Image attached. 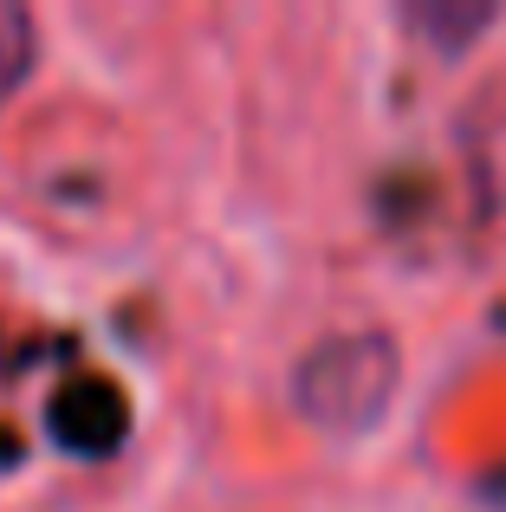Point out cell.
Returning <instances> with one entry per match:
<instances>
[{"label":"cell","mask_w":506,"mask_h":512,"mask_svg":"<svg viewBox=\"0 0 506 512\" xmlns=\"http://www.w3.org/2000/svg\"><path fill=\"white\" fill-rule=\"evenodd\" d=\"M396 396V344L383 331H338L299 363L292 402L325 435H370Z\"/></svg>","instance_id":"1"},{"label":"cell","mask_w":506,"mask_h":512,"mask_svg":"<svg viewBox=\"0 0 506 512\" xmlns=\"http://www.w3.org/2000/svg\"><path fill=\"white\" fill-rule=\"evenodd\" d=\"M46 428H52V441H59L65 454L98 461V454H117V441H124V428H130V409L104 376H72V383L52 396Z\"/></svg>","instance_id":"2"},{"label":"cell","mask_w":506,"mask_h":512,"mask_svg":"<svg viewBox=\"0 0 506 512\" xmlns=\"http://www.w3.org/2000/svg\"><path fill=\"white\" fill-rule=\"evenodd\" d=\"M409 26L429 39V52L461 59L468 39H481L494 26V7H481V0H429V7H409Z\"/></svg>","instance_id":"3"},{"label":"cell","mask_w":506,"mask_h":512,"mask_svg":"<svg viewBox=\"0 0 506 512\" xmlns=\"http://www.w3.org/2000/svg\"><path fill=\"white\" fill-rule=\"evenodd\" d=\"M33 59H39L33 13H26L20 0H0V104H7L13 91L26 85V72H33Z\"/></svg>","instance_id":"4"}]
</instances>
